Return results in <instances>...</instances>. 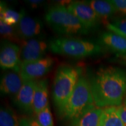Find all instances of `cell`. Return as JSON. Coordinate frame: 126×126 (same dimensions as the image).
Instances as JSON below:
<instances>
[{
	"label": "cell",
	"instance_id": "30bf717a",
	"mask_svg": "<svg viewBox=\"0 0 126 126\" xmlns=\"http://www.w3.org/2000/svg\"><path fill=\"white\" fill-rule=\"evenodd\" d=\"M36 81H24L23 85L18 94L13 97L14 105L28 115L33 112V96Z\"/></svg>",
	"mask_w": 126,
	"mask_h": 126
},
{
	"label": "cell",
	"instance_id": "d6986e66",
	"mask_svg": "<svg viewBox=\"0 0 126 126\" xmlns=\"http://www.w3.org/2000/svg\"><path fill=\"white\" fill-rule=\"evenodd\" d=\"M20 119L9 106H2L0 110V126H19Z\"/></svg>",
	"mask_w": 126,
	"mask_h": 126
},
{
	"label": "cell",
	"instance_id": "d4e9b609",
	"mask_svg": "<svg viewBox=\"0 0 126 126\" xmlns=\"http://www.w3.org/2000/svg\"><path fill=\"white\" fill-rule=\"evenodd\" d=\"M117 108L118 114L126 126V95L122 105L117 107Z\"/></svg>",
	"mask_w": 126,
	"mask_h": 126
},
{
	"label": "cell",
	"instance_id": "9c48e42d",
	"mask_svg": "<svg viewBox=\"0 0 126 126\" xmlns=\"http://www.w3.org/2000/svg\"><path fill=\"white\" fill-rule=\"evenodd\" d=\"M67 8L89 31L98 26L100 19L86 1H72Z\"/></svg>",
	"mask_w": 126,
	"mask_h": 126
},
{
	"label": "cell",
	"instance_id": "7c38bea8",
	"mask_svg": "<svg viewBox=\"0 0 126 126\" xmlns=\"http://www.w3.org/2000/svg\"><path fill=\"white\" fill-rule=\"evenodd\" d=\"M23 81L19 72L8 70L3 74L0 83V91L2 94L14 97L22 87Z\"/></svg>",
	"mask_w": 126,
	"mask_h": 126
},
{
	"label": "cell",
	"instance_id": "5b68a950",
	"mask_svg": "<svg viewBox=\"0 0 126 126\" xmlns=\"http://www.w3.org/2000/svg\"><path fill=\"white\" fill-rule=\"evenodd\" d=\"M48 49L52 53L76 59L100 54L102 47L92 41L70 37H59L50 40Z\"/></svg>",
	"mask_w": 126,
	"mask_h": 126
},
{
	"label": "cell",
	"instance_id": "ffe728a7",
	"mask_svg": "<svg viewBox=\"0 0 126 126\" xmlns=\"http://www.w3.org/2000/svg\"><path fill=\"white\" fill-rule=\"evenodd\" d=\"M0 34L5 40L20 44L22 40L17 34L15 26H9L0 20Z\"/></svg>",
	"mask_w": 126,
	"mask_h": 126
},
{
	"label": "cell",
	"instance_id": "52a82bcc",
	"mask_svg": "<svg viewBox=\"0 0 126 126\" xmlns=\"http://www.w3.org/2000/svg\"><path fill=\"white\" fill-rule=\"evenodd\" d=\"M19 45L22 63L43 59L48 48V45L40 37L22 40Z\"/></svg>",
	"mask_w": 126,
	"mask_h": 126
},
{
	"label": "cell",
	"instance_id": "ba28073f",
	"mask_svg": "<svg viewBox=\"0 0 126 126\" xmlns=\"http://www.w3.org/2000/svg\"><path fill=\"white\" fill-rule=\"evenodd\" d=\"M22 61L20 47L16 44L4 40L0 51V65L4 70L19 72Z\"/></svg>",
	"mask_w": 126,
	"mask_h": 126
},
{
	"label": "cell",
	"instance_id": "cb8c5ba5",
	"mask_svg": "<svg viewBox=\"0 0 126 126\" xmlns=\"http://www.w3.org/2000/svg\"><path fill=\"white\" fill-rule=\"evenodd\" d=\"M19 126H40L36 120V118L33 117H22L20 118Z\"/></svg>",
	"mask_w": 126,
	"mask_h": 126
},
{
	"label": "cell",
	"instance_id": "ac0fdd59",
	"mask_svg": "<svg viewBox=\"0 0 126 126\" xmlns=\"http://www.w3.org/2000/svg\"><path fill=\"white\" fill-rule=\"evenodd\" d=\"M102 111V108L95 107L71 124V126H98Z\"/></svg>",
	"mask_w": 126,
	"mask_h": 126
},
{
	"label": "cell",
	"instance_id": "6da1fadb",
	"mask_svg": "<svg viewBox=\"0 0 126 126\" xmlns=\"http://www.w3.org/2000/svg\"><path fill=\"white\" fill-rule=\"evenodd\" d=\"M89 79L96 106L118 107L126 95V71L116 67L100 68Z\"/></svg>",
	"mask_w": 126,
	"mask_h": 126
},
{
	"label": "cell",
	"instance_id": "277c9868",
	"mask_svg": "<svg viewBox=\"0 0 126 126\" xmlns=\"http://www.w3.org/2000/svg\"><path fill=\"white\" fill-rule=\"evenodd\" d=\"M81 75L79 68L69 65H61L57 70L53 81L52 97L59 114L74 90Z\"/></svg>",
	"mask_w": 126,
	"mask_h": 126
},
{
	"label": "cell",
	"instance_id": "7a4b0ae2",
	"mask_svg": "<svg viewBox=\"0 0 126 126\" xmlns=\"http://www.w3.org/2000/svg\"><path fill=\"white\" fill-rule=\"evenodd\" d=\"M95 107L89 79L81 75L74 90L59 114L71 124Z\"/></svg>",
	"mask_w": 126,
	"mask_h": 126
},
{
	"label": "cell",
	"instance_id": "8992f818",
	"mask_svg": "<svg viewBox=\"0 0 126 126\" xmlns=\"http://www.w3.org/2000/svg\"><path fill=\"white\" fill-rule=\"evenodd\" d=\"M54 64V60L46 57L37 60L22 63L20 74L23 81H37L46 75Z\"/></svg>",
	"mask_w": 126,
	"mask_h": 126
},
{
	"label": "cell",
	"instance_id": "7402d4cb",
	"mask_svg": "<svg viewBox=\"0 0 126 126\" xmlns=\"http://www.w3.org/2000/svg\"><path fill=\"white\" fill-rule=\"evenodd\" d=\"M36 119L40 126H54L49 106L36 114Z\"/></svg>",
	"mask_w": 126,
	"mask_h": 126
},
{
	"label": "cell",
	"instance_id": "2e32d148",
	"mask_svg": "<svg viewBox=\"0 0 126 126\" xmlns=\"http://www.w3.org/2000/svg\"><path fill=\"white\" fill-rule=\"evenodd\" d=\"M98 126H126L117 112V107L103 109Z\"/></svg>",
	"mask_w": 126,
	"mask_h": 126
},
{
	"label": "cell",
	"instance_id": "3957f363",
	"mask_svg": "<svg viewBox=\"0 0 126 126\" xmlns=\"http://www.w3.org/2000/svg\"><path fill=\"white\" fill-rule=\"evenodd\" d=\"M45 20L57 34L71 36L86 34L89 31L64 4H57L47 9Z\"/></svg>",
	"mask_w": 126,
	"mask_h": 126
},
{
	"label": "cell",
	"instance_id": "44dd1931",
	"mask_svg": "<svg viewBox=\"0 0 126 126\" xmlns=\"http://www.w3.org/2000/svg\"><path fill=\"white\" fill-rule=\"evenodd\" d=\"M106 27L109 31L126 38V18L116 19L111 23H107Z\"/></svg>",
	"mask_w": 126,
	"mask_h": 126
},
{
	"label": "cell",
	"instance_id": "603a6c76",
	"mask_svg": "<svg viewBox=\"0 0 126 126\" xmlns=\"http://www.w3.org/2000/svg\"><path fill=\"white\" fill-rule=\"evenodd\" d=\"M111 2L117 9V11L126 16V0H111Z\"/></svg>",
	"mask_w": 126,
	"mask_h": 126
},
{
	"label": "cell",
	"instance_id": "484cf974",
	"mask_svg": "<svg viewBox=\"0 0 126 126\" xmlns=\"http://www.w3.org/2000/svg\"><path fill=\"white\" fill-rule=\"evenodd\" d=\"M25 3L31 8L36 9L42 7L45 4V1L43 0H26Z\"/></svg>",
	"mask_w": 126,
	"mask_h": 126
},
{
	"label": "cell",
	"instance_id": "8fae6325",
	"mask_svg": "<svg viewBox=\"0 0 126 126\" xmlns=\"http://www.w3.org/2000/svg\"><path fill=\"white\" fill-rule=\"evenodd\" d=\"M15 27L19 37L22 40L37 38L43 31V24L40 19L26 15Z\"/></svg>",
	"mask_w": 126,
	"mask_h": 126
},
{
	"label": "cell",
	"instance_id": "9a60e30c",
	"mask_svg": "<svg viewBox=\"0 0 126 126\" xmlns=\"http://www.w3.org/2000/svg\"><path fill=\"white\" fill-rule=\"evenodd\" d=\"M100 19L106 20L117 12V9L110 1L91 0L86 1Z\"/></svg>",
	"mask_w": 126,
	"mask_h": 126
},
{
	"label": "cell",
	"instance_id": "5bb4252c",
	"mask_svg": "<svg viewBox=\"0 0 126 126\" xmlns=\"http://www.w3.org/2000/svg\"><path fill=\"white\" fill-rule=\"evenodd\" d=\"M48 80H37L33 96V112L35 114L40 112L48 106Z\"/></svg>",
	"mask_w": 126,
	"mask_h": 126
},
{
	"label": "cell",
	"instance_id": "e0dca14e",
	"mask_svg": "<svg viewBox=\"0 0 126 126\" xmlns=\"http://www.w3.org/2000/svg\"><path fill=\"white\" fill-rule=\"evenodd\" d=\"M25 15L24 11H16L9 8L4 2H1L0 5V18L1 20L9 26H15Z\"/></svg>",
	"mask_w": 126,
	"mask_h": 126
},
{
	"label": "cell",
	"instance_id": "4fadbf2b",
	"mask_svg": "<svg viewBox=\"0 0 126 126\" xmlns=\"http://www.w3.org/2000/svg\"><path fill=\"white\" fill-rule=\"evenodd\" d=\"M99 42L110 51L119 56H126V38L109 31L102 33Z\"/></svg>",
	"mask_w": 126,
	"mask_h": 126
}]
</instances>
